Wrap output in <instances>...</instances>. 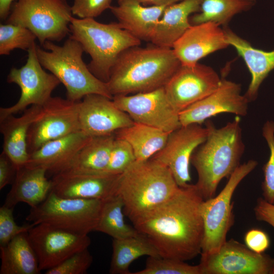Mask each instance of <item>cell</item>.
I'll return each mask as SVG.
<instances>
[{
  "label": "cell",
  "mask_w": 274,
  "mask_h": 274,
  "mask_svg": "<svg viewBox=\"0 0 274 274\" xmlns=\"http://www.w3.org/2000/svg\"><path fill=\"white\" fill-rule=\"evenodd\" d=\"M115 138V133L90 137L64 170L106 173Z\"/></svg>",
  "instance_id": "cell-30"
},
{
  "label": "cell",
  "mask_w": 274,
  "mask_h": 274,
  "mask_svg": "<svg viewBox=\"0 0 274 274\" xmlns=\"http://www.w3.org/2000/svg\"><path fill=\"white\" fill-rule=\"evenodd\" d=\"M256 0H202L200 10L190 17L191 25L212 22L222 27L236 15L251 10Z\"/></svg>",
  "instance_id": "cell-31"
},
{
  "label": "cell",
  "mask_w": 274,
  "mask_h": 274,
  "mask_svg": "<svg viewBox=\"0 0 274 274\" xmlns=\"http://www.w3.org/2000/svg\"><path fill=\"white\" fill-rule=\"evenodd\" d=\"M42 107L32 105L19 117L10 115L0 120V131L4 141L3 152L17 169L25 165L28 160V132L30 125L39 116Z\"/></svg>",
  "instance_id": "cell-23"
},
{
  "label": "cell",
  "mask_w": 274,
  "mask_h": 274,
  "mask_svg": "<svg viewBox=\"0 0 274 274\" xmlns=\"http://www.w3.org/2000/svg\"><path fill=\"white\" fill-rule=\"evenodd\" d=\"M13 208L3 204L0 208V247L6 246L12 239L27 232L35 225H18L13 216Z\"/></svg>",
  "instance_id": "cell-38"
},
{
  "label": "cell",
  "mask_w": 274,
  "mask_h": 274,
  "mask_svg": "<svg viewBox=\"0 0 274 274\" xmlns=\"http://www.w3.org/2000/svg\"><path fill=\"white\" fill-rule=\"evenodd\" d=\"M135 161V156L130 145L125 140L115 136L106 172L121 175Z\"/></svg>",
  "instance_id": "cell-36"
},
{
  "label": "cell",
  "mask_w": 274,
  "mask_h": 274,
  "mask_svg": "<svg viewBox=\"0 0 274 274\" xmlns=\"http://www.w3.org/2000/svg\"><path fill=\"white\" fill-rule=\"evenodd\" d=\"M244 150L239 116L220 128L210 121L207 140L190 159L197 173L195 185L204 200L214 197L221 180L228 179L240 165Z\"/></svg>",
  "instance_id": "cell-3"
},
{
  "label": "cell",
  "mask_w": 274,
  "mask_h": 274,
  "mask_svg": "<svg viewBox=\"0 0 274 274\" xmlns=\"http://www.w3.org/2000/svg\"><path fill=\"white\" fill-rule=\"evenodd\" d=\"M257 164L254 160L240 164L228 179L219 194L202 202L204 234L200 254L217 252L227 241V233L234 222L231 201L233 194L241 182Z\"/></svg>",
  "instance_id": "cell-9"
},
{
  "label": "cell",
  "mask_w": 274,
  "mask_h": 274,
  "mask_svg": "<svg viewBox=\"0 0 274 274\" xmlns=\"http://www.w3.org/2000/svg\"><path fill=\"white\" fill-rule=\"evenodd\" d=\"M79 120L80 130L91 137L114 134L134 123L113 99L97 94H88L79 101Z\"/></svg>",
  "instance_id": "cell-19"
},
{
  "label": "cell",
  "mask_w": 274,
  "mask_h": 274,
  "mask_svg": "<svg viewBox=\"0 0 274 274\" xmlns=\"http://www.w3.org/2000/svg\"><path fill=\"white\" fill-rule=\"evenodd\" d=\"M120 176L66 170L53 175L51 191L64 198L105 200L117 194Z\"/></svg>",
  "instance_id": "cell-17"
},
{
  "label": "cell",
  "mask_w": 274,
  "mask_h": 274,
  "mask_svg": "<svg viewBox=\"0 0 274 274\" xmlns=\"http://www.w3.org/2000/svg\"><path fill=\"white\" fill-rule=\"evenodd\" d=\"M93 261L88 248L78 252L55 267L45 271L46 274H84Z\"/></svg>",
  "instance_id": "cell-37"
},
{
  "label": "cell",
  "mask_w": 274,
  "mask_h": 274,
  "mask_svg": "<svg viewBox=\"0 0 274 274\" xmlns=\"http://www.w3.org/2000/svg\"><path fill=\"white\" fill-rule=\"evenodd\" d=\"M112 0H74L73 15L79 18H94L110 8Z\"/></svg>",
  "instance_id": "cell-39"
},
{
  "label": "cell",
  "mask_w": 274,
  "mask_h": 274,
  "mask_svg": "<svg viewBox=\"0 0 274 274\" xmlns=\"http://www.w3.org/2000/svg\"><path fill=\"white\" fill-rule=\"evenodd\" d=\"M210 121L205 127L199 124L181 126L169 133L164 146L151 158L167 167L178 185L183 187L191 181L189 165L194 151L207 140Z\"/></svg>",
  "instance_id": "cell-15"
},
{
  "label": "cell",
  "mask_w": 274,
  "mask_h": 274,
  "mask_svg": "<svg viewBox=\"0 0 274 274\" xmlns=\"http://www.w3.org/2000/svg\"><path fill=\"white\" fill-rule=\"evenodd\" d=\"M202 0H180L168 6L157 23L150 42L172 48L175 43L192 25L190 15L200 10Z\"/></svg>",
  "instance_id": "cell-26"
},
{
  "label": "cell",
  "mask_w": 274,
  "mask_h": 274,
  "mask_svg": "<svg viewBox=\"0 0 274 274\" xmlns=\"http://www.w3.org/2000/svg\"><path fill=\"white\" fill-rule=\"evenodd\" d=\"M221 80L210 66L199 63L193 65L181 64L164 88L171 105L180 113L214 92Z\"/></svg>",
  "instance_id": "cell-16"
},
{
  "label": "cell",
  "mask_w": 274,
  "mask_h": 274,
  "mask_svg": "<svg viewBox=\"0 0 274 274\" xmlns=\"http://www.w3.org/2000/svg\"><path fill=\"white\" fill-rule=\"evenodd\" d=\"M37 39L28 28L12 23L0 25V55H8L15 49L28 51Z\"/></svg>",
  "instance_id": "cell-33"
},
{
  "label": "cell",
  "mask_w": 274,
  "mask_h": 274,
  "mask_svg": "<svg viewBox=\"0 0 274 274\" xmlns=\"http://www.w3.org/2000/svg\"><path fill=\"white\" fill-rule=\"evenodd\" d=\"M113 100L134 122L170 133L182 125L179 113L169 102L164 87L133 95L113 96Z\"/></svg>",
  "instance_id": "cell-13"
},
{
  "label": "cell",
  "mask_w": 274,
  "mask_h": 274,
  "mask_svg": "<svg viewBox=\"0 0 274 274\" xmlns=\"http://www.w3.org/2000/svg\"><path fill=\"white\" fill-rule=\"evenodd\" d=\"M254 211L257 220L265 222L274 228V204L260 197L257 200Z\"/></svg>",
  "instance_id": "cell-42"
},
{
  "label": "cell",
  "mask_w": 274,
  "mask_h": 274,
  "mask_svg": "<svg viewBox=\"0 0 274 274\" xmlns=\"http://www.w3.org/2000/svg\"><path fill=\"white\" fill-rule=\"evenodd\" d=\"M178 185L169 168L149 159L135 161L120 176L117 194L123 202V212L132 224L168 200Z\"/></svg>",
  "instance_id": "cell-4"
},
{
  "label": "cell",
  "mask_w": 274,
  "mask_h": 274,
  "mask_svg": "<svg viewBox=\"0 0 274 274\" xmlns=\"http://www.w3.org/2000/svg\"><path fill=\"white\" fill-rule=\"evenodd\" d=\"M79 102L51 97L30 125L27 135L29 154L47 142L80 131Z\"/></svg>",
  "instance_id": "cell-12"
},
{
  "label": "cell",
  "mask_w": 274,
  "mask_h": 274,
  "mask_svg": "<svg viewBox=\"0 0 274 274\" xmlns=\"http://www.w3.org/2000/svg\"><path fill=\"white\" fill-rule=\"evenodd\" d=\"M200 255L201 274H274V258L233 238L217 252Z\"/></svg>",
  "instance_id": "cell-11"
},
{
  "label": "cell",
  "mask_w": 274,
  "mask_h": 274,
  "mask_svg": "<svg viewBox=\"0 0 274 274\" xmlns=\"http://www.w3.org/2000/svg\"><path fill=\"white\" fill-rule=\"evenodd\" d=\"M222 27L229 46L236 50L251 74V82L244 95L250 102L254 101L261 84L274 69V50L267 51L255 48L228 26Z\"/></svg>",
  "instance_id": "cell-24"
},
{
  "label": "cell",
  "mask_w": 274,
  "mask_h": 274,
  "mask_svg": "<svg viewBox=\"0 0 274 274\" xmlns=\"http://www.w3.org/2000/svg\"><path fill=\"white\" fill-rule=\"evenodd\" d=\"M229 46L223 28L207 22L192 25L172 49L182 65H193L206 56Z\"/></svg>",
  "instance_id": "cell-20"
},
{
  "label": "cell",
  "mask_w": 274,
  "mask_h": 274,
  "mask_svg": "<svg viewBox=\"0 0 274 274\" xmlns=\"http://www.w3.org/2000/svg\"><path fill=\"white\" fill-rule=\"evenodd\" d=\"M167 0H118V4L126 2H135L145 5H156L165 3Z\"/></svg>",
  "instance_id": "cell-44"
},
{
  "label": "cell",
  "mask_w": 274,
  "mask_h": 274,
  "mask_svg": "<svg viewBox=\"0 0 274 274\" xmlns=\"http://www.w3.org/2000/svg\"><path fill=\"white\" fill-rule=\"evenodd\" d=\"M180 0L143 6L135 2H126L111 6L110 10L120 26L141 41L150 42L156 25L166 8Z\"/></svg>",
  "instance_id": "cell-22"
},
{
  "label": "cell",
  "mask_w": 274,
  "mask_h": 274,
  "mask_svg": "<svg viewBox=\"0 0 274 274\" xmlns=\"http://www.w3.org/2000/svg\"><path fill=\"white\" fill-rule=\"evenodd\" d=\"M140 46L125 50L117 58L107 82L113 96L164 87L181 65L172 48Z\"/></svg>",
  "instance_id": "cell-2"
},
{
  "label": "cell",
  "mask_w": 274,
  "mask_h": 274,
  "mask_svg": "<svg viewBox=\"0 0 274 274\" xmlns=\"http://www.w3.org/2000/svg\"><path fill=\"white\" fill-rule=\"evenodd\" d=\"M123 202L116 194L104 201L100 217L95 229L115 239L135 236L140 234L135 227L124 220Z\"/></svg>",
  "instance_id": "cell-32"
},
{
  "label": "cell",
  "mask_w": 274,
  "mask_h": 274,
  "mask_svg": "<svg viewBox=\"0 0 274 274\" xmlns=\"http://www.w3.org/2000/svg\"><path fill=\"white\" fill-rule=\"evenodd\" d=\"M42 46L44 49L37 46L38 59L64 86L66 98L78 101L88 94H97L113 99L107 83L96 77L84 62V51L78 41L70 36L61 46L51 41Z\"/></svg>",
  "instance_id": "cell-5"
},
{
  "label": "cell",
  "mask_w": 274,
  "mask_h": 274,
  "mask_svg": "<svg viewBox=\"0 0 274 274\" xmlns=\"http://www.w3.org/2000/svg\"><path fill=\"white\" fill-rule=\"evenodd\" d=\"M73 16L66 0H16L6 22L28 28L42 45L59 42L70 33Z\"/></svg>",
  "instance_id": "cell-8"
},
{
  "label": "cell",
  "mask_w": 274,
  "mask_h": 274,
  "mask_svg": "<svg viewBox=\"0 0 274 274\" xmlns=\"http://www.w3.org/2000/svg\"><path fill=\"white\" fill-rule=\"evenodd\" d=\"M47 173L45 168L39 167L24 165L18 169L4 204L14 208L24 202L31 208L41 203L52 190V181L47 178Z\"/></svg>",
  "instance_id": "cell-25"
},
{
  "label": "cell",
  "mask_w": 274,
  "mask_h": 274,
  "mask_svg": "<svg viewBox=\"0 0 274 274\" xmlns=\"http://www.w3.org/2000/svg\"><path fill=\"white\" fill-rule=\"evenodd\" d=\"M33 44L27 51L25 64L20 68H12L7 78L20 88L21 95L14 105L0 108V120L10 115L24 111L29 106H43L51 97L53 90L61 83L53 74L43 70Z\"/></svg>",
  "instance_id": "cell-10"
},
{
  "label": "cell",
  "mask_w": 274,
  "mask_h": 274,
  "mask_svg": "<svg viewBox=\"0 0 274 274\" xmlns=\"http://www.w3.org/2000/svg\"><path fill=\"white\" fill-rule=\"evenodd\" d=\"M17 170L10 158L2 152L0 155V190L14 181Z\"/></svg>",
  "instance_id": "cell-41"
},
{
  "label": "cell",
  "mask_w": 274,
  "mask_h": 274,
  "mask_svg": "<svg viewBox=\"0 0 274 274\" xmlns=\"http://www.w3.org/2000/svg\"><path fill=\"white\" fill-rule=\"evenodd\" d=\"M246 246L257 253H263L269 247L270 241L268 235L259 229H252L248 231L244 236Z\"/></svg>",
  "instance_id": "cell-40"
},
{
  "label": "cell",
  "mask_w": 274,
  "mask_h": 274,
  "mask_svg": "<svg viewBox=\"0 0 274 274\" xmlns=\"http://www.w3.org/2000/svg\"><path fill=\"white\" fill-rule=\"evenodd\" d=\"M262 135L270 151L269 159L263 167L262 196L267 202L274 204V121L268 120L264 124Z\"/></svg>",
  "instance_id": "cell-35"
},
{
  "label": "cell",
  "mask_w": 274,
  "mask_h": 274,
  "mask_svg": "<svg viewBox=\"0 0 274 274\" xmlns=\"http://www.w3.org/2000/svg\"><path fill=\"white\" fill-rule=\"evenodd\" d=\"M0 249V274L41 273L37 256L27 232L16 236Z\"/></svg>",
  "instance_id": "cell-27"
},
{
  "label": "cell",
  "mask_w": 274,
  "mask_h": 274,
  "mask_svg": "<svg viewBox=\"0 0 274 274\" xmlns=\"http://www.w3.org/2000/svg\"><path fill=\"white\" fill-rule=\"evenodd\" d=\"M14 1L0 0V18L1 20H5L8 17Z\"/></svg>",
  "instance_id": "cell-43"
},
{
  "label": "cell",
  "mask_w": 274,
  "mask_h": 274,
  "mask_svg": "<svg viewBox=\"0 0 274 274\" xmlns=\"http://www.w3.org/2000/svg\"><path fill=\"white\" fill-rule=\"evenodd\" d=\"M104 201L64 198L51 191L43 202L30 209L26 220L34 225L47 223L71 232L88 235L95 231Z\"/></svg>",
  "instance_id": "cell-7"
},
{
  "label": "cell",
  "mask_w": 274,
  "mask_h": 274,
  "mask_svg": "<svg viewBox=\"0 0 274 274\" xmlns=\"http://www.w3.org/2000/svg\"><path fill=\"white\" fill-rule=\"evenodd\" d=\"M169 133L158 128L134 122L115 132L116 138L125 140L131 146L136 161L150 159L164 146Z\"/></svg>",
  "instance_id": "cell-28"
},
{
  "label": "cell",
  "mask_w": 274,
  "mask_h": 274,
  "mask_svg": "<svg viewBox=\"0 0 274 274\" xmlns=\"http://www.w3.org/2000/svg\"><path fill=\"white\" fill-rule=\"evenodd\" d=\"M91 136L81 130L46 143L29 154L28 167L45 168L53 175L66 169Z\"/></svg>",
  "instance_id": "cell-21"
},
{
  "label": "cell",
  "mask_w": 274,
  "mask_h": 274,
  "mask_svg": "<svg viewBox=\"0 0 274 274\" xmlns=\"http://www.w3.org/2000/svg\"><path fill=\"white\" fill-rule=\"evenodd\" d=\"M159 257L158 251L144 235L121 239L113 238L112 255L109 272L111 274H130L129 266L139 257Z\"/></svg>",
  "instance_id": "cell-29"
},
{
  "label": "cell",
  "mask_w": 274,
  "mask_h": 274,
  "mask_svg": "<svg viewBox=\"0 0 274 274\" xmlns=\"http://www.w3.org/2000/svg\"><path fill=\"white\" fill-rule=\"evenodd\" d=\"M204 200L195 184L181 187L166 202L133 224L160 256L190 260L201 252Z\"/></svg>",
  "instance_id": "cell-1"
},
{
  "label": "cell",
  "mask_w": 274,
  "mask_h": 274,
  "mask_svg": "<svg viewBox=\"0 0 274 274\" xmlns=\"http://www.w3.org/2000/svg\"><path fill=\"white\" fill-rule=\"evenodd\" d=\"M249 102L241 93L240 84L222 79L214 92L179 113L180 123L182 126L193 123L201 125L207 119L223 113L244 116L248 113Z\"/></svg>",
  "instance_id": "cell-18"
},
{
  "label": "cell",
  "mask_w": 274,
  "mask_h": 274,
  "mask_svg": "<svg viewBox=\"0 0 274 274\" xmlns=\"http://www.w3.org/2000/svg\"><path fill=\"white\" fill-rule=\"evenodd\" d=\"M27 233L41 271L56 266L73 254L88 248L91 244L87 234L44 223L35 225Z\"/></svg>",
  "instance_id": "cell-14"
},
{
  "label": "cell",
  "mask_w": 274,
  "mask_h": 274,
  "mask_svg": "<svg viewBox=\"0 0 274 274\" xmlns=\"http://www.w3.org/2000/svg\"><path fill=\"white\" fill-rule=\"evenodd\" d=\"M70 29L71 37L82 45L84 51L91 57L87 64L90 71L106 83L119 55L125 50L141 44L140 40L118 22L105 24L94 18L73 17Z\"/></svg>",
  "instance_id": "cell-6"
},
{
  "label": "cell",
  "mask_w": 274,
  "mask_h": 274,
  "mask_svg": "<svg viewBox=\"0 0 274 274\" xmlns=\"http://www.w3.org/2000/svg\"><path fill=\"white\" fill-rule=\"evenodd\" d=\"M132 274H201L199 264L189 265L173 258L148 257L145 267Z\"/></svg>",
  "instance_id": "cell-34"
}]
</instances>
